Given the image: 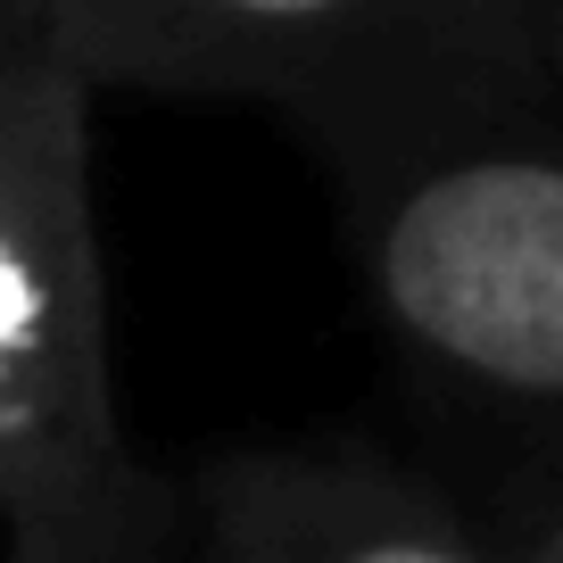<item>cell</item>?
<instances>
[{"label": "cell", "instance_id": "6", "mask_svg": "<svg viewBox=\"0 0 563 563\" xmlns=\"http://www.w3.org/2000/svg\"><path fill=\"white\" fill-rule=\"evenodd\" d=\"M506 555H522V563H563V489L547 497V506H530L522 522L506 530Z\"/></svg>", "mask_w": 563, "mask_h": 563}, {"label": "cell", "instance_id": "5", "mask_svg": "<svg viewBox=\"0 0 563 563\" xmlns=\"http://www.w3.org/2000/svg\"><path fill=\"white\" fill-rule=\"evenodd\" d=\"M51 51V0H0V67Z\"/></svg>", "mask_w": 563, "mask_h": 563}, {"label": "cell", "instance_id": "1", "mask_svg": "<svg viewBox=\"0 0 563 563\" xmlns=\"http://www.w3.org/2000/svg\"><path fill=\"white\" fill-rule=\"evenodd\" d=\"M316 141L406 356L481 406L563 415V67L539 25L323 108Z\"/></svg>", "mask_w": 563, "mask_h": 563}, {"label": "cell", "instance_id": "2", "mask_svg": "<svg viewBox=\"0 0 563 563\" xmlns=\"http://www.w3.org/2000/svg\"><path fill=\"white\" fill-rule=\"evenodd\" d=\"M0 522L25 563L183 547V481L133 464L108 389L91 84L51 51L0 67Z\"/></svg>", "mask_w": 563, "mask_h": 563}, {"label": "cell", "instance_id": "4", "mask_svg": "<svg viewBox=\"0 0 563 563\" xmlns=\"http://www.w3.org/2000/svg\"><path fill=\"white\" fill-rule=\"evenodd\" d=\"M183 547L224 563H481L506 530L382 448H241L183 481Z\"/></svg>", "mask_w": 563, "mask_h": 563}, {"label": "cell", "instance_id": "7", "mask_svg": "<svg viewBox=\"0 0 563 563\" xmlns=\"http://www.w3.org/2000/svg\"><path fill=\"white\" fill-rule=\"evenodd\" d=\"M539 34H547V51H555V67H563V0H539Z\"/></svg>", "mask_w": 563, "mask_h": 563}, {"label": "cell", "instance_id": "3", "mask_svg": "<svg viewBox=\"0 0 563 563\" xmlns=\"http://www.w3.org/2000/svg\"><path fill=\"white\" fill-rule=\"evenodd\" d=\"M506 25H539V0H51V58L91 91L282 100L316 124Z\"/></svg>", "mask_w": 563, "mask_h": 563}]
</instances>
